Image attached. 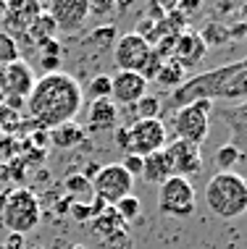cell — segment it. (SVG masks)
I'll return each mask as SVG.
<instances>
[{
  "label": "cell",
  "mask_w": 247,
  "mask_h": 249,
  "mask_svg": "<svg viewBox=\"0 0 247 249\" xmlns=\"http://www.w3.org/2000/svg\"><path fill=\"white\" fill-rule=\"evenodd\" d=\"M71 218L79 220V223H90L92 220V210H90V202H79L74 199V205H71Z\"/></svg>",
  "instance_id": "4dcf8cb0"
},
{
  "label": "cell",
  "mask_w": 247,
  "mask_h": 249,
  "mask_svg": "<svg viewBox=\"0 0 247 249\" xmlns=\"http://www.w3.org/2000/svg\"><path fill=\"white\" fill-rule=\"evenodd\" d=\"M148 95V82L134 71H118L116 76H111V103L132 107L139 97Z\"/></svg>",
  "instance_id": "4fadbf2b"
},
{
  "label": "cell",
  "mask_w": 247,
  "mask_h": 249,
  "mask_svg": "<svg viewBox=\"0 0 247 249\" xmlns=\"http://www.w3.org/2000/svg\"><path fill=\"white\" fill-rule=\"evenodd\" d=\"M113 210L118 213V218L124 220V223H129V220L139 218V213H142V202H139L134 194H129V197H121L113 205Z\"/></svg>",
  "instance_id": "484cf974"
},
{
  "label": "cell",
  "mask_w": 247,
  "mask_h": 249,
  "mask_svg": "<svg viewBox=\"0 0 247 249\" xmlns=\"http://www.w3.org/2000/svg\"><path fill=\"white\" fill-rule=\"evenodd\" d=\"M105 207H111V205H105V202L100 199V197H95V194H92V199H90V210H92V218H97V215L103 213Z\"/></svg>",
  "instance_id": "8d00e7d4"
},
{
  "label": "cell",
  "mask_w": 247,
  "mask_h": 249,
  "mask_svg": "<svg viewBox=\"0 0 247 249\" xmlns=\"http://www.w3.org/2000/svg\"><path fill=\"white\" fill-rule=\"evenodd\" d=\"M158 82L161 84H166V87H173L176 89L179 84H184V69L176 63L173 58H169V60H163V66H161V71H158Z\"/></svg>",
  "instance_id": "cb8c5ba5"
},
{
  "label": "cell",
  "mask_w": 247,
  "mask_h": 249,
  "mask_svg": "<svg viewBox=\"0 0 247 249\" xmlns=\"http://www.w3.org/2000/svg\"><path fill=\"white\" fill-rule=\"evenodd\" d=\"M171 176H173V171H171V163H169V158H166L163 150L142 158V178L148 181V184H163V181L171 178Z\"/></svg>",
  "instance_id": "ac0fdd59"
},
{
  "label": "cell",
  "mask_w": 247,
  "mask_h": 249,
  "mask_svg": "<svg viewBox=\"0 0 247 249\" xmlns=\"http://www.w3.org/2000/svg\"><path fill=\"white\" fill-rule=\"evenodd\" d=\"M166 147V126L161 118L134 121L129 126V155H152Z\"/></svg>",
  "instance_id": "9c48e42d"
},
{
  "label": "cell",
  "mask_w": 247,
  "mask_h": 249,
  "mask_svg": "<svg viewBox=\"0 0 247 249\" xmlns=\"http://www.w3.org/2000/svg\"><path fill=\"white\" fill-rule=\"evenodd\" d=\"M69 249H87V247H82V244H74V247H69Z\"/></svg>",
  "instance_id": "b9f144b4"
},
{
  "label": "cell",
  "mask_w": 247,
  "mask_h": 249,
  "mask_svg": "<svg viewBox=\"0 0 247 249\" xmlns=\"http://www.w3.org/2000/svg\"><path fill=\"white\" fill-rule=\"evenodd\" d=\"M166 158H169L171 163V171L173 176H195V173L203 168V155H200V147L190 144V142H182V139H176V142H171L169 147H163Z\"/></svg>",
  "instance_id": "5bb4252c"
},
{
  "label": "cell",
  "mask_w": 247,
  "mask_h": 249,
  "mask_svg": "<svg viewBox=\"0 0 247 249\" xmlns=\"http://www.w3.org/2000/svg\"><path fill=\"white\" fill-rule=\"evenodd\" d=\"M200 37H203L205 48H208V45H224L226 39H231L229 37V26H224V24H218V21H210L203 32H200Z\"/></svg>",
  "instance_id": "83f0119b"
},
{
  "label": "cell",
  "mask_w": 247,
  "mask_h": 249,
  "mask_svg": "<svg viewBox=\"0 0 247 249\" xmlns=\"http://www.w3.org/2000/svg\"><path fill=\"white\" fill-rule=\"evenodd\" d=\"M87 126L92 131H108L118 126V107L111 100H92L87 107Z\"/></svg>",
  "instance_id": "e0dca14e"
},
{
  "label": "cell",
  "mask_w": 247,
  "mask_h": 249,
  "mask_svg": "<svg viewBox=\"0 0 247 249\" xmlns=\"http://www.w3.org/2000/svg\"><path fill=\"white\" fill-rule=\"evenodd\" d=\"M39 215H42V210H39L37 194L32 189H26V186H19V189H11L0 223L8 228L11 233L24 236L26 231H35L37 228Z\"/></svg>",
  "instance_id": "277c9868"
},
{
  "label": "cell",
  "mask_w": 247,
  "mask_h": 249,
  "mask_svg": "<svg viewBox=\"0 0 247 249\" xmlns=\"http://www.w3.org/2000/svg\"><path fill=\"white\" fill-rule=\"evenodd\" d=\"M71 205H74V199H71L69 194H66L61 202H56V213H69V210H71Z\"/></svg>",
  "instance_id": "f35d334b"
},
{
  "label": "cell",
  "mask_w": 247,
  "mask_h": 249,
  "mask_svg": "<svg viewBox=\"0 0 247 249\" xmlns=\"http://www.w3.org/2000/svg\"><path fill=\"white\" fill-rule=\"evenodd\" d=\"M150 50L152 48L142 37L134 35V32H129V35H124L121 39H116V45H113V63L118 66V71L139 73L145 66V60L150 58Z\"/></svg>",
  "instance_id": "7c38bea8"
},
{
  "label": "cell",
  "mask_w": 247,
  "mask_h": 249,
  "mask_svg": "<svg viewBox=\"0 0 247 249\" xmlns=\"http://www.w3.org/2000/svg\"><path fill=\"white\" fill-rule=\"evenodd\" d=\"M205 202L218 218H237L247 210V181L239 173H216L205 186Z\"/></svg>",
  "instance_id": "3957f363"
},
{
  "label": "cell",
  "mask_w": 247,
  "mask_h": 249,
  "mask_svg": "<svg viewBox=\"0 0 247 249\" xmlns=\"http://www.w3.org/2000/svg\"><path fill=\"white\" fill-rule=\"evenodd\" d=\"M210 107H213V103H208V100H197V103L179 107V110L173 113V131H176V139L190 142L195 147L203 144L210 134V121H208Z\"/></svg>",
  "instance_id": "5b68a950"
},
{
  "label": "cell",
  "mask_w": 247,
  "mask_h": 249,
  "mask_svg": "<svg viewBox=\"0 0 247 249\" xmlns=\"http://www.w3.org/2000/svg\"><path fill=\"white\" fill-rule=\"evenodd\" d=\"M121 168L129 173L132 178H134V176H142V158H139V155H124Z\"/></svg>",
  "instance_id": "d6a6232c"
},
{
  "label": "cell",
  "mask_w": 247,
  "mask_h": 249,
  "mask_svg": "<svg viewBox=\"0 0 247 249\" xmlns=\"http://www.w3.org/2000/svg\"><path fill=\"white\" fill-rule=\"evenodd\" d=\"M205 42L200 37V32H192V29H184L182 35L176 37V45H173V60H176L182 69H192L197 66L200 60L205 58Z\"/></svg>",
  "instance_id": "2e32d148"
},
{
  "label": "cell",
  "mask_w": 247,
  "mask_h": 249,
  "mask_svg": "<svg viewBox=\"0 0 247 249\" xmlns=\"http://www.w3.org/2000/svg\"><path fill=\"white\" fill-rule=\"evenodd\" d=\"M116 11V3H108V0H87V13H92V16H108V13Z\"/></svg>",
  "instance_id": "1f68e13d"
},
{
  "label": "cell",
  "mask_w": 247,
  "mask_h": 249,
  "mask_svg": "<svg viewBox=\"0 0 247 249\" xmlns=\"http://www.w3.org/2000/svg\"><path fill=\"white\" fill-rule=\"evenodd\" d=\"M116 144L118 150H124V155H129V126H118L116 129Z\"/></svg>",
  "instance_id": "e575fe53"
},
{
  "label": "cell",
  "mask_w": 247,
  "mask_h": 249,
  "mask_svg": "<svg viewBox=\"0 0 247 249\" xmlns=\"http://www.w3.org/2000/svg\"><path fill=\"white\" fill-rule=\"evenodd\" d=\"M3 249H5V247H3Z\"/></svg>",
  "instance_id": "ee69618b"
},
{
  "label": "cell",
  "mask_w": 247,
  "mask_h": 249,
  "mask_svg": "<svg viewBox=\"0 0 247 249\" xmlns=\"http://www.w3.org/2000/svg\"><path fill=\"white\" fill-rule=\"evenodd\" d=\"M87 228H90V233L95 239L103 241L105 249H132L129 228H126V223L118 218V213L113 207H105L97 218H92L87 223Z\"/></svg>",
  "instance_id": "ba28073f"
},
{
  "label": "cell",
  "mask_w": 247,
  "mask_h": 249,
  "mask_svg": "<svg viewBox=\"0 0 247 249\" xmlns=\"http://www.w3.org/2000/svg\"><path fill=\"white\" fill-rule=\"evenodd\" d=\"M132 186H134V178L121 168V163H108L100 165V171L92 178V194L100 197L105 205H116L121 197H129Z\"/></svg>",
  "instance_id": "52a82bcc"
},
{
  "label": "cell",
  "mask_w": 247,
  "mask_h": 249,
  "mask_svg": "<svg viewBox=\"0 0 247 249\" xmlns=\"http://www.w3.org/2000/svg\"><path fill=\"white\" fill-rule=\"evenodd\" d=\"M8 194H11V189H0V218H3V210H5V202H8Z\"/></svg>",
  "instance_id": "ab89813d"
},
{
  "label": "cell",
  "mask_w": 247,
  "mask_h": 249,
  "mask_svg": "<svg viewBox=\"0 0 247 249\" xmlns=\"http://www.w3.org/2000/svg\"><path fill=\"white\" fill-rule=\"evenodd\" d=\"M39 66H42L45 73H56V71H61V58H42Z\"/></svg>",
  "instance_id": "d590c367"
},
{
  "label": "cell",
  "mask_w": 247,
  "mask_h": 249,
  "mask_svg": "<svg viewBox=\"0 0 247 249\" xmlns=\"http://www.w3.org/2000/svg\"><path fill=\"white\" fill-rule=\"evenodd\" d=\"M50 18L56 21L58 32H66V35H74V32L82 29V24L87 21V0H56L50 5Z\"/></svg>",
  "instance_id": "9a60e30c"
},
{
  "label": "cell",
  "mask_w": 247,
  "mask_h": 249,
  "mask_svg": "<svg viewBox=\"0 0 247 249\" xmlns=\"http://www.w3.org/2000/svg\"><path fill=\"white\" fill-rule=\"evenodd\" d=\"M132 107H134V113H137V121H150V118H158V113H161V100L155 95H145Z\"/></svg>",
  "instance_id": "4316f807"
},
{
  "label": "cell",
  "mask_w": 247,
  "mask_h": 249,
  "mask_svg": "<svg viewBox=\"0 0 247 249\" xmlns=\"http://www.w3.org/2000/svg\"><path fill=\"white\" fill-rule=\"evenodd\" d=\"M158 210L171 218H187L195 213V186L184 176L166 178L158 189Z\"/></svg>",
  "instance_id": "8992f818"
},
{
  "label": "cell",
  "mask_w": 247,
  "mask_h": 249,
  "mask_svg": "<svg viewBox=\"0 0 247 249\" xmlns=\"http://www.w3.org/2000/svg\"><path fill=\"white\" fill-rule=\"evenodd\" d=\"M82 103H84L82 87L71 73L63 71L42 73L39 79H35V87L24 100L35 126L45 131L71 124L82 110Z\"/></svg>",
  "instance_id": "6da1fadb"
},
{
  "label": "cell",
  "mask_w": 247,
  "mask_h": 249,
  "mask_svg": "<svg viewBox=\"0 0 247 249\" xmlns=\"http://www.w3.org/2000/svg\"><path fill=\"white\" fill-rule=\"evenodd\" d=\"M56 21L50 18V13H39L35 18V24L29 26V32H26V42L24 45H39L45 42V39H56Z\"/></svg>",
  "instance_id": "ffe728a7"
},
{
  "label": "cell",
  "mask_w": 247,
  "mask_h": 249,
  "mask_svg": "<svg viewBox=\"0 0 247 249\" xmlns=\"http://www.w3.org/2000/svg\"><path fill=\"white\" fill-rule=\"evenodd\" d=\"M19 58H21V50H19L16 39L0 32V63L5 66V63H13V60H19Z\"/></svg>",
  "instance_id": "f546056e"
},
{
  "label": "cell",
  "mask_w": 247,
  "mask_h": 249,
  "mask_svg": "<svg viewBox=\"0 0 247 249\" xmlns=\"http://www.w3.org/2000/svg\"><path fill=\"white\" fill-rule=\"evenodd\" d=\"M42 13V5L32 3V0H19V3H5V16L0 26H3V35H8L16 39V45L26 42V32L35 24V18Z\"/></svg>",
  "instance_id": "30bf717a"
},
{
  "label": "cell",
  "mask_w": 247,
  "mask_h": 249,
  "mask_svg": "<svg viewBox=\"0 0 247 249\" xmlns=\"http://www.w3.org/2000/svg\"><path fill=\"white\" fill-rule=\"evenodd\" d=\"M29 249H42V247H29Z\"/></svg>",
  "instance_id": "7bdbcfd3"
},
{
  "label": "cell",
  "mask_w": 247,
  "mask_h": 249,
  "mask_svg": "<svg viewBox=\"0 0 247 249\" xmlns=\"http://www.w3.org/2000/svg\"><path fill=\"white\" fill-rule=\"evenodd\" d=\"M116 39H118L116 24H100L84 37V45H90V48H95V50H108L116 45Z\"/></svg>",
  "instance_id": "44dd1931"
},
{
  "label": "cell",
  "mask_w": 247,
  "mask_h": 249,
  "mask_svg": "<svg viewBox=\"0 0 247 249\" xmlns=\"http://www.w3.org/2000/svg\"><path fill=\"white\" fill-rule=\"evenodd\" d=\"M224 118H231V131H234V142H231V144L242 150V147H245V105L242 103L234 105L231 110L224 113Z\"/></svg>",
  "instance_id": "d4e9b609"
},
{
  "label": "cell",
  "mask_w": 247,
  "mask_h": 249,
  "mask_svg": "<svg viewBox=\"0 0 247 249\" xmlns=\"http://www.w3.org/2000/svg\"><path fill=\"white\" fill-rule=\"evenodd\" d=\"M32 87H35V73H32V66L24 58L0 66V97L26 100Z\"/></svg>",
  "instance_id": "8fae6325"
},
{
  "label": "cell",
  "mask_w": 247,
  "mask_h": 249,
  "mask_svg": "<svg viewBox=\"0 0 247 249\" xmlns=\"http://www.w3.org/2000/svg\"><path fill=\"white\" fill-rule=\"evenodd\" d=\"M5 249H21L24 247V236H19V233H8V239H5Z\"/></svg>",
  "instance_id": "74e56055"
},
{
  "label": "cell",
  "mask_w": 247,
  "mask_h": 249,
  "mask_svg": "<svg viewBox=\"0 0 247 249\" xmlns=\"http://www.w3.org/2000/svg\"><path fill=\"white\" fill-rule=\"evenodd\" d=\"M239 160H242V150L239 147H234L231 142H226V144H221L216 150V155H213V163H216V168H221L218 173H229L231 168H234Z\"/></svg>",
  "instance_id": "7402d4cb"
},
{
  "label": "cell",
  "mask_w": 247,
  "mask_h": 249,
  "mask_svg": "<svg viewBox=\"0 0 247 249\" xmlns=\"http://www.w3.org/2000/svg\"><path fill=\"white\" fill-rule=\"evenodd\" d=\"M37 48H39V55L42 58H61V45H58L56 39H45Z\"/></svg>",
  "instance_id": "836d02e7"
},
{
  "label": "cell",
  "mask_w": 247,
  "mask_h": 249,
  "mask_svg": "<svg viewBox=\"0 0 247 249\" xmlns=\"http://www.w3.org/2000/svg\"><path fill=\"white\" fill-rule=\"evenodd\" d=\"M87 92H90L92 100H111V76H105V73L92 76V82H90V87H87Z\"/></svg>",
  "instance_id": "f1b7e54d"
},
{
  "label": "cell",
  "mask_w": 247,
  "mask_h": 249,
  "mask_svg": "<svg viewBox=\"0 0 247 249\" xmlns=\"http://www.w3.org/2000/svg\"><path fill=\"white\" fill-rule=\"evenodd\" d=\"M245 95H247V60H231V63L218 66L213 71L184 79V84H179L161 107L179 110V107L197 103V100H208V103H213V100L242 103Z\"/></svg>",
  "instance_id": "7a4b0ae2"
},
{
  "label": "cell",
  "mask_w": 247,
  "mask_h": 249,
  "mask_svg": "<svg viewBox=\"0 0 247 249\" xmlns=\"http://www.w3.org/2000/svg\"><path fill=\"white\" fill-rule=\"evenodd\" d=\"M63 189H66V194H69L71 199H76V197H87V194H92V184H90V178H87L84 173L71 171L69 176L63 178Z\"/></svg>",
  "instance_id": "603a6c76"
},
{
  "label": "cell",
  "mask_w": 247,
  "mask_h": 249,
  "mask_svg": "<svg viewBox=\"0 0 247 249\" xmlns=\"http://www.w3.org/2000/svg\"><path fill=\"white\" fill-rule=\"evenodd\" d=\"M3 16H5V3L0 0V21H3Z\"/></svg>",
  "instance_id": "60d3db41"
},
{
  "label": "cell",
  "mask_w": 247,
  "mask_h": 249,
  "mask_svg": "<svg viewBox=\"0 0 247 249\" xmlns=\"http://www.w3.org/2000/svg\"><path fill=\"white\" fill-rule=\"evenodd\" d=\"M50 144L53 147H61V150H74L84 142V129L79 124H63V126H56V129H50Z\"/></svg>",
  "instance_id": "d6986e66"
}]
</instances>
